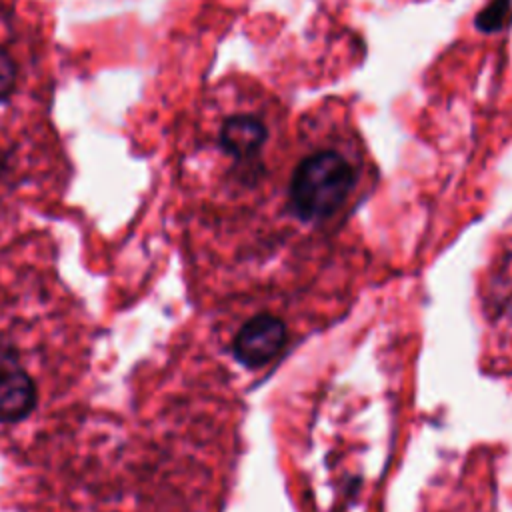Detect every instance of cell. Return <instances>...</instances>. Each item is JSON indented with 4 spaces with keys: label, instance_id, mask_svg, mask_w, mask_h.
Listing matches in <instances>:
<instances>
[{
    "label": "cell",
    "instance_id": "2",
    "mask_svg": "<svg viewBox=\"0 0 512 512\" xmlns=\"http://www.w3.org/2000/svg\"><path fill=\"white\" fill-rule=\"evenodd\" d=\"M288 342L286 324L274 314L248 318L232 336L234 358L248 368H262L280 356Z\"/></svg>",
    "mask_w": 512,
    "mask_h": 512
},
{
    "label": "cell",
    "instance_id": "3",
    "mask_svg": "<svg viewBox=\"0 0 512 512\" xmlns=\"http://www.w3.org/2000/svg\"><path fill=\"white\" fill-rule=\"evenodd\" d=\"M20 80H22V64L16 58V52L0 44V106L8 104L16 96L20 88Z\"/></svg>",
    "mask_w": 512,
    "mask_h": 512
},
{
    "label": "cell",
    "instance_id": "1",
    "mask_svg": "<svg viewBox=\"0 0 512 512\" xmlns=\"http://www.w3.org/2000/svg\"><path fill=\"white\" fill-rule=\"evenodd\" d=\"M364 166L358 144L346 136L314 134L300 146L284 182V210L300 226H326L342 216L356 196Z\"/></svg>",
    "mask_w": 512,
    "mask_h": 512
}]
</instances>
